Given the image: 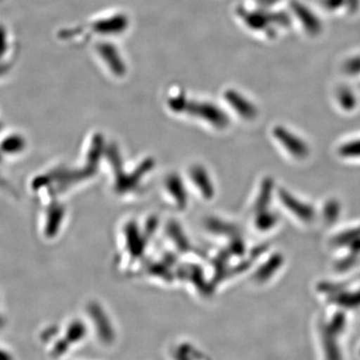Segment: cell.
<instances>
[{"label":"cell","mask_w":360,"mask_h":360,"mask_svg":"<svg viewBox=\"0 0 360 360\" xmlns=\"http://www.w3.org/2000/svg\"><path fill=\"white\" fill-rule=\"evenodd\" d=\"M357 255H354V253H350V255L348 257L342 258V259L340 260L336 264V269L338 270H347L352 269V266L356 262Z\"/></svg>","instance_id":"7c38bea8"},{"label":"cell","mask_w":360,"mask_h":360,"mask_svg":"<svg viewBox=\"0 0 360 360\" xmlns=\"http://www.w3.org/2000/svg\"><path fill=\"white\" fill-rule=\"evenodd\" d=\"M340 155L347 158H360V139L342 144L340 148Z\"/></svg>","instance_id":"52a82bcc"},{"label":"cell","mask_w":360,"mask_h":360,"mask_svg":"<svg viewBox=\"0 0 360 360\" xmlns=\"http://www.w3.org/2000/svg\"><path fill=\"white\" fill-rule=\"evenodd\" d=\"M274 136L291 155L298 160H303L309 155V148L307 142L303 141L300 137L292 134L290 130L283 127H276L274 129Z\"/></svg>","instance_id":"6da1fadb"},{"label":"cell","mask_w":360,"mask_h":360,"mask_svg":"<svg viewBox=\"0 0 360 360\" xmlns=\"http://www.w3.org/2000/svg\"><path fill=\"white\" fill-rule=\"evenodd\" d=\"M343 0H324V4H326V7L331 9L340 6Z\"/></svg>","instance_id":"4fadbf2b"},{"label":"cell","mask_w":360,"mask_h":360,"mask_svg":"<svg viewBox=\"0 0 360 360\" xmlns=\"http://www.w3.org/2000/svg\"><path fill=\"white\" fill-rule=\"evenodd\" d=\"M340 205L338 200H330L323 206V217L328 222L335 221L340 217Z\"/></svg>","instance_id":"8992f818"},{"label":"cell","mask_w":360,"mask_h":360,"mask_svg":"<svg viewBox=\"0 0 360 360\" xmlns=\"http://www.w3.org/2000/svg\"><path fill=\"white\" fill-rule=\"evenodd\" d=\"M279 196L281 198V202L285 206L286 210H290L291 213L295 215L298 219L304 222H311L315 217L314 207L309 203L303 202L293 196L292 194L286 191H279Z\"/></svg>","instance_id":"7a4b0ae2"},{"label":"cell","mask_w":360,"mask_h":360,"mask_svg":"<svg viewBox=\"0 0 360 360\" xmlns=\"http://www.w3.org/2000/svg\"><path fill=\"white\" fill-rule=\"evenodd\" d=\"M283 264V257L281 255H276L266 262L257 274V278L260 281L269 278L272 274H276L277 269Z\"/></svg>","instance_id":"277c9868"},{"label":"cell","mask_w":360,"mask_h":360,"mask_svg":"<svg viewBox=\"0 0 360 360\" xmlns=\"http://www.w3.org/2000/svg\"><path fill=\"white\" fill-rule=\"evenodd\" d=\"M345 71L347 75H355L360 73V56L349 59L345 65Z\"/></svg>","instance_id":"8fae6325"},{"label":"cell","mask_w":360,"mask_h":360,"mask_svg":"<svg viewBox=\"0 0 360 360\" xmlns=\"http://www.w3.org/2000/svg\"><path fill=\"white\" fill-rule=\"evenodd\" d=\"M277 217L274 213L264 212L257 219V226L259 227L262 231H266V229H271L274 225L276 224Z\"/></svg>","instance_id":"9c48e42d"},{"label":"cell","mask_w":360,"mask_h":360,"mask_svg":"<svg viewBox=\"0 0 360 360\" xmlns=\"http://www.w3.org/2000/svg\"><path fill=\"white\" fill-rule=\"evenodd\" d=\"M338 302L347 307H356L360 305V290L354 292L340 293L338 297Z\"/></svg>","instance_id":"ba28073f"},{"label":"cell","mask_w":360,"mask_h":360,"mask_svg":"<svg viewBox=\"0 0 360 360\" xmlns=\"http://www.w3.org/2000/svg\"><path fill=\"white\" fill-rule=\"evenodd\" d=\"M293 11L300 20L302 21L303 26L305 30L310 33V34L314 35L319 33L321 30V25L319 22V18L314 15V13L309 11L307 7L303 6L302 4L295 2L293 4Z\"/></svg>","instance_id":"3957f363"},{"label":"cell","mask_w":360,"mask_h":360,"mask_svg":"<svg viewBox=\"0 0 360 360\" xmlns=\"http://www.w3.org/2000/svg\"><path fill=\"white\" fill-rule=\"evenodd\" d=\"M0 360H13V355L0 347Z\"/></svg>","instance_id":"5bb4252c"},{"label":"cell","mask_w":360,"mask_h":360,"mask_svg":"<svg viewBox=\"0 0 360 360\" xmlns=\"http://www.w3.org/2000/svg\"><path fill=\"white\" fill-rule=\"evenodd\" d=\"M360 238V227L349 229L347 231H343L342 233L338 234L333 238V245L341 248V246H348L352 245L354 241Z\"/></svg>","instance_id":"5b68a950"},{"label":"cell","mask_w":360,"mask_h":360,"mask_svg":"<svg viewBox=\"0 0 360 360\" xmlns=\"http://www.w3.org/2000/svg\"><path fill=\"white\" fill-rule=\"evenodd\" d=\"M338 98H340V105L342 106L345 110H352L355 105V99L354 94L347 89L341 90L340 94H338Z\"/></svg>","instance_id":"30bf717a"}]
</instances>
